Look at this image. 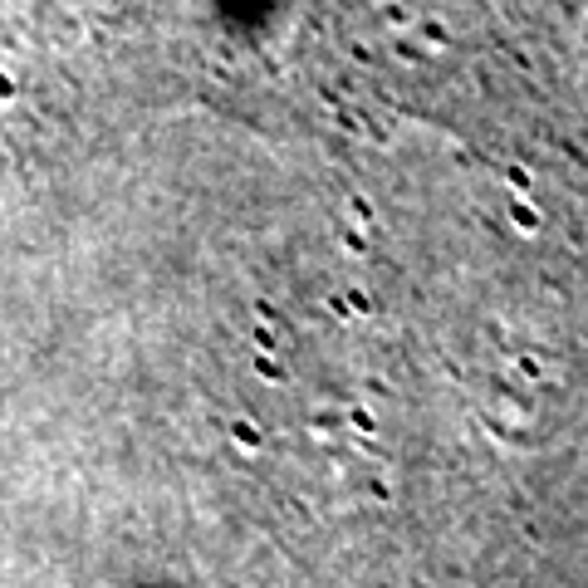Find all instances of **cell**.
<instances>
[{"mask_svg": "<svg viewBox=\"0 0 588 588\" xmlns=\"http://www.w3.org/2000/svg\"><path fill=\"white\" fill-rule=\"evenodd\" d=\"M231 432H236V442H240V446H260V426H255V421H236Z\"/></svg>", "mask_w": 588, "mask_h": 588, "instance_id": "cell-1", "label": "cell"}, {"mask_svg": "<svg viewBox=\"0 0 588 588\" xmlns=\"http://www.w3.org/2000/svg\"><path fill=\"white\" fill-rule=\"evenodd\" d=\"M515 221H520V226H524V231H534V211H529V206H524V201H520V206H515Z\"/></svg>", "mask_w": 588, "mask_h": 588, "instance_id": "cell-2", "label": "cell"}]
</instances>
